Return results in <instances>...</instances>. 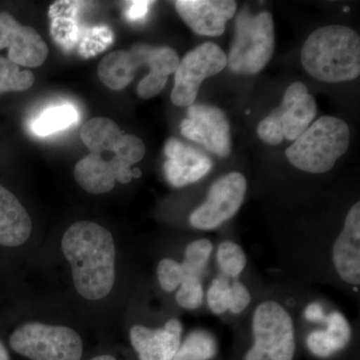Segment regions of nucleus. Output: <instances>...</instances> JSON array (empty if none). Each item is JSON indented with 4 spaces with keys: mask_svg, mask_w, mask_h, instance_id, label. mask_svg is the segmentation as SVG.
<instances>
[{
    "mask_svg": "<svg viewBox=\"0 0 360 360\" xmlns=\"http://www.w3.org/2000/svg\"><path fill=\"white\" fill-rule=\"evenodd\" d=\"M205 298L202 283L200 277L184 276L177 290L175 300L179 307L187 310L200 309Z\"/></svg>",
    "mask_w": 360,
    "mask_h": 360,
    "instance_id": "25",
    "label": "nucleus"
},
{
    "mask_svg": "<svg viewBox=\"0 0 360 360\" xmlns=\"http://www.w3.org/2000/svg\"><path fill=\"white\" fill-rule=\"evenodd\" d=\"M61 248L70 262L77 292L87 300L108 295L115 281L112 234L94 222L77 221L63 234Z\"/></svg>",
    "mask_w": 360,
    "mask_h": 360,
    "instance_id": "2",
    "label": "nucleus"
},
{
    "mask_svg": "<svg viewBox=\"0 0 360 360\" xmlns=\"http://www.w3.org/2000/svg\"><path fill=\"white\" fill-rule=\"evenodd\" d=\"M175 9L181 20L196 34L219 37L225 25L236 13V2L232 0H179Z\"/></svg>",
    "mask_w": 360,
    "mask_h": 360,
    "instance_id": "14",
    "label": "nucleus"
},
{
    "mask_svg": "<svg viewBox=\"0 0 360 360\" xmlns=\"http://www.w3.org/2000/svg\"><path fill=\"white\" fill-rule=\"evenodd\" d=\"M91 360H116L115 357L111 355H101V356L94 357Z\"/></svg>",
    "mask_w": 360,
    "mask_h": 360,
    "instance_id": "32",
    "label": "nucleus"
},
{
    "mask_svg": "<svg viewBox=\"0 0 360 360\" xmlns=\"http://www.w3.org/2000/svg\"><path fill=\"white\" fill-rule=\"evenodd\" d=\"M32 231V219L25 208L11 191L0 186V245H22Z\"/></svg>",
    "mask_w": 360,
    "mask_h": 360,
    "instance_id": "18",
    "label": "nucleus"
},
{
    "mask_svg": "<svg viewBox=\"0 0 360 360\" xmlns=\"http://www.w3.org/2000/svg\"><path fill=\"white\" fill-rule=\"evenodd\" d=\"M236 37L227 65L239 75H257L269 63L274 51V25L271 14L250 15L241 11L236 23Z\"/></svg>",
    "mask_w": 360,
    "mask_h": 360,
    "instance_id": "6",
    "label": "nucleus"
},
{
    "mask_svg": "<svg viewBox=\"0 0 360 360\" xmlns=\"http://www.w3.org/2000/svg\"><path fill=\"white\" fill-rule=\"evenodd\" d=\"M229 288L231 283L229 277L222 274L215 277L210 283L206 292V302L213 314L219 315L229 311Z\"/></svg>",
    "mask_w": 360,
    "mask_h": 360,
    "instance_id": "26",
    "label": "nucleus"
},
{
    "mask_svg": "<svg viewBox=\"0 0 360 360\" xmlns=\"http://www.w3.org/2000/svg\"><path fill=\"white\" fill-rule=\"evenodd\" d=\"M182 333L181 322L172 319L160 328L132 326L129 338L139 360H172L181 345Z\"/></svg>",
    "mask_w": 360,
    "mask_h": 360,
    "instance_id": "17",
    "label": "nucleus"
},
{
    "mask_svg": "<svg viewBox=\"0 0 360 360\" xmlns=\"http://www.w3.org/2000/svg\"><path fill=\"white\" fill-rule=\"evenodd\" d=\"M80 137L89 155L75 165V177L89 193H110L116 181L129 184L134 179L130 167L146 155L141 139L123 134L110 118H91L82 127Z\"/></svg>",
    "mask_w": 360,
    "mask_h": 360,
    "instance_id": "1",
    "label": "nucleus"
},
{
    "mask_svg": "<svg viewBox=\"0 0 360 360\" xmlns=\"http://www.w3.org/2000/svg\"><path fill=\"white\" fill-rule=\"evenodd\" d=\"M34 84L32 71L20 70V66L0 56V94L11 91H25Z\"/></svg>",
    "mask_w": 360,
    "mask_h": 360,
    "instance_id": "24",
    "label": "nucleus"
},
{
    "mask_svg": "<svg viewBox=\"0 0 360 360\" xmlns=\"http://www.w3.org/2000/svg\"><path fill=\"white\" fill-rule=\"evenodd\" d=\"M217 352V340L212 333L200 329L189 333L172 360H210Z\"/></svg>",
    "mask_w": 360,
    "mask_h": 360,
    "instance_id": "21",
    "label": "nucleus"
},
{
    "mask_svg": "<svg viewBox=\"0 0 360 360\" xmlns=\"http://www.w3.org/2000/svg\"><path fill=\"white\" fill-rule=\"evenodd\" d=\"M349 137V127L343 120L322 116L286 149V158L302 172L324 174L347 153Z\"/></svg>",
    "mask_w": 360,
    "mask_h": 360,
    "instance_id": "4",
    "label": "nucleus"
},
{
    "mask_svg": "<svg viewBox=\"0 0 360 360\" xmlns=\"http://www.w3.org/2000/svg\"><path fill=\"white\" fill-rule=\"evenodd\" d=\"M248 182L239 172L215 180L202 205L191 212L189 224L198 231H213L231 219L245 200Z\"/></svg>",
    "mask_w": 360,
    "mask_h": 360,
    "instance_id": "11",
    "label": "nucleus"
},
{
    "mask_svg": "<svg viewBox=\"0 0 360 360\" xmlns=\"http://www.w3.org/2000/svg\"><path fill=\"white\" fill-rule=\"evenodd\" d=\"M213 245L210 239L201 238L188 243L181 264L184 276H202L212 257Z\"/></svg>",
    "mask_w": 360,
    "mask_h": 360,
    "instance_id": "22",
    "label": "nucleus"
},
{
    "mask_svg": "<svg viewBox=\"0 0 360 360\" xmlns=\"http://www.w3.org/2000/svg\"><path fill=\"white\" fill-rule=\"evenodd\" d=\"M0 360H9L8 352L1 341H0Z\"/></svg>",
    "mask_w": 360,
    "mask_h": 360,
    "instance_id": "31",
    "label": "nucleus"
},
{
    "mask_svg": "<svg viewBox=\"0 0 360 360\" xmlns=\"http://www.w3.org/2000/svg\"><path fill=\"white\" fill-rule=\"evenodd\" d=\"M8 49V59L18 66L37 68L49 56V46L34 28L18 22L8 13H0V51Z\"/></svg>",
    "mask_w": 360,
    "mask_h": 360,
    "instance_id": "13",
    "label": "nucleus"
},
{
    "mask_svg": "<svg viewBox=\"0 0 360 360\" xmlns=\"http://www.w3.org/2000/svg\"><path fill=\"white\" fill-rule=\"evenodd\" d=\"M317 108L314 97L302 82L290 85L283 103L259 122L257 134L270 146H277L283 139L295 141L311 124Z\"/></svg>",
    "mask_w": 360,
    "mask_h": 360,
    "instance_id": "8",
    "label": "nucleus"
},
{
    "mask_svg": "<svg viewBox=\"0 0 360 360\" xmlns=\"http://www.w3.org/2000/svg\"><path fill=\"white\" fill-rule=\"evenodd\" d=\"M302 63L321 82H350L359 77V33L347 26L329 25L314 30L303 44Z\"/></svg>",
    "mask_w": 360,
    "mask_h": 360,
    "instance_id": "3",
    "label": "nucleus"
},
{
    "mask_svg": "<svg viewBox=\"0 0 360 360\" xmlns=\"http://www.w3.org/2000/svg\"><path fill=\"white\" fill-rule=\"evenodd\" d=\"M180 131L186 139L198 142L220 158L231 153L229 120L224 111L215 106L200 103L188 106L187 117L180 123Z\"/></svg>",
    "mask_w": 360,
    "mask_h": 360,
    "instance_id": "12",
    "label": "nucleus"
},
{
    "mask_svg": "<svg viewBox=\"0 0 360 360\" xmlns=\"http://www.w3.org/2000/svg\"><path fill=\"white\" fill-rule=\"evenodd\" d=\"M304 316L310 322H324L326 314L321 303L312 302L305 309Z\"/></svg>",
    "mask_w": 360,
    "mask_h": 360,
    "instance_id": "30",
    "label": "nucleus"
},
{
    "mask_svg": "<svg viewBox=\"0 0 360 360\" xmlns=\"http://www.w3.org/2000/svg\"><path fill=\"white\" fill-rule=\"evenodd\" d=\"M326 329H317L307 336V345L311 354L321 359L345 349L352 338V328L347 317L340 311L326 314Z\"/></svg>",
    "mask_w": 360,
    "mask_h": 360,
    "instance_id": "19",
    "label": "nucleus"
},
{
    "mask_svg": "<svg viewBox=\"0 0 360 360\" xmlns=\"http://www.w3.org/2000/svg\"><path fill=\"white\" fill-rule=\"evenodd\" d=\"M253 345L245 360H293L295 328L288 310L276 300H265L252 315Z\"/></svg>",
    "mask_w": 360,
    "mask_h": 360,
    "instance_id": "5",
    "label": "nucleus"
},
{
    "mask_svg": "<svg viewBox=\"0 0 360 360\" xmlns=\"http://www.w3.org/2000/svg\"><path fill=\"white\" fill-rule=\"evenodd\" d=\"M333 262L343 283L360 284V203L352 205L333 246Z\"/></svg>",
    "mask_w": 360,
    "mask_h": 360,
    "instance_id": "16",
    "label": "nucleus"
},
{
    "mask_svg": "<svg viewBox=\"0 0 360 360\" xmlns=\"http://www.w3.org/2000/svg\"><path fill=\"white\" fill-rule=\"evenodd\" d=\"M251 302V295L248 288L241 283L236 281L231 284L229 295V310L233 314H240L248 309Z\"/></svg>",
    "mask_w": 360,
    "mask_h": 360,
    "instance_id": "28",
    "label": "nucleus"
},
{
    "mask_svg": "<svg viewBox=\"0 0 360 360\" xmlns=\"http://www.w3.org/2000/svg\"><path fill=\"white\" fill-rule=\"evenodd\" d=\"M167 161L163 165L167 181L174 187L194 184L210 174L212 160L201 151L175 139H168L165 146Z\"/></svg>",
    "mask_w": 360,
    "mask_h": 360,
    "instance_id": "15",
    "label": "nucleus"
},
{
    "mask_svg": "<svg viewBox=\"0 0 360 360\" xmlns=\"http://www.w3.org/2000/svg\"><path fill=\"white\" fill-rule=\"evenodd\" d=\"M172 51L168 46L134 45L129 51H116L106 54L99 63V79L108 89H124L134 79L142 65L148 66L149 73L163 72L172 61Z\"/></svg>",
    "mask_w": 360,
    "mask_h": 360,
    "instance_id": "9",
    "label": "nucleus"
},
{
    "mask_svg": "<svg viewBox=\"0 0 360 360\" xmlns=\"http://www.w3.org/2000/svg\"><path fill=\"white\" fill-rule=\"evenodd\" d=\"M227 65V56L219 45L205 42L189 51L175 70L172 103L180 108L193 105L203 80L217 75Z\"/></svg>",
    "mask_w": 360,
    "mask_h": 360,
    "instance_id": "10",
    "label": "nucleus"
},
{
    "mask_svg": "<svg viewBox=\"0 0 360 360\" xmlns=\"http://www.w3.org/2000/svg\"><path fill=\"white\" fill-rule=\"evenodd\" d=\"M217 262L222 276L236 278L245 269L248 259L245 250L233 241L226 240L219 243L217 250Z\"/></svg>",
    "mask_w": 360,
    "mask_h": 360,
    "instance_id": "23",
    "label": "nucleus"
},
{
    "mask_svg": "<svg viewBox=\"0 0 360 360\" xmlns=\"http://www.w3.org/2000/svg\"><path fill=\"white\" fill-rule=\"evenodd\" d=\"M14 352L32 360H80L84 343L77 331L61 326L27 322L13 331Z\"/></svg>",
    "mask_w": 360,
    "mask_h": 360,
    "instance_id": "7",
    "label": "nucleus"
},
{
    "mask_svg": "<svg viewBox=\"0 0 360 360\" xmlns=\"http://www.w3.org/2000/svg\"><path fill=\"white\" fill-rule=\"evenodd\" d=\"M158 277L163 290L167 292L176 290L184 278L181 264L172 258H165L158 264Z\"/></svg>",
    "mask_w": 360,
    "mask_h": 360,
    "instance_id": "27",
    "label": "nucleus"
},
{
    "mask_svg": "<svg viewBox=\"0 0 360 360\" xmlns=\"http://www.w3.org/2000/svg\"><path fill=\"white\" fill-rule=\"evenodd\" d=\"M78 120L77 110L68 104L46 108L32 123V129L39 136L56 134L71 127Z\"/></svg>",
    "mask_w": 360,
    "mask_h": 360,
    "instance_id": "20",
    "label": "nucleus"
},
{
    "mask_svg": "<svg viewBox=\"0 0 360 360\" xmlns=\"http://www.w3.org/2000/svg\"><path fill=\"white\" fill-rule=\"evenodd\" d=\"M155 4L153 1H130L127 2V15L131 21L146 20L148 13L149 6Z\"/></svg>",
    "mask_w": 360,
    "mask_h": 360,
    "instance_id": "29",
    "label": "nucleus"
}]
</instances>
